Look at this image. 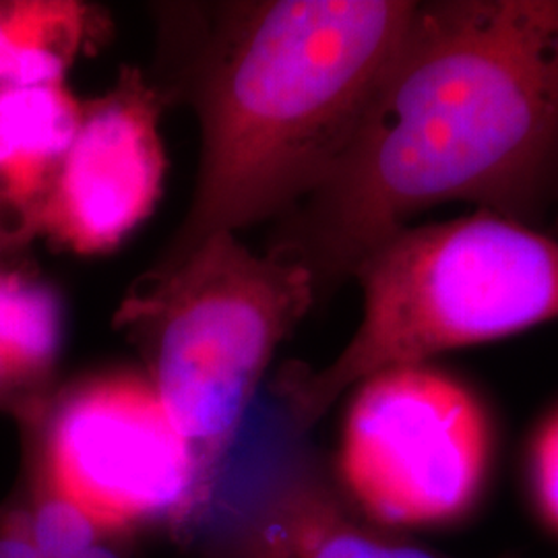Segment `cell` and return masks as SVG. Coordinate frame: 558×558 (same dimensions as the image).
Here are the masks:
<instances>
[{
  "label": "cell",
  "mask_w": 558,
  "mask_h": 558,
  "mask_svg": "<svg viewBox=\"0 0 558 558\" xmlns=\"http://www.w3.org/2000/svg\"><path fill=\"white\" fill-rule=\"evenodd\" d=\"M81 114L83 104L64 83L0 87V246L41 234Z\"/></svg>",
  "instance_id": "9c48e42d"
},
{
  "label": "cell",
  "mask_w": 558,
  "mask_h": 558,
  "mask_svg": "<svg viewBox=\"0 0 558 558\" xmlns=\"http://www.w3.org/2000/svg\"><path fill=\"white\" fill-rule=\"evenodd\" d=\"M557 168L558 0L418 2L354 140L267 253L320 300L440 203L523 221Z\"/></svg>",
  "instance_id": "6da1fadb"
},
{
  "label": "cell",
  "mask_w": 558,
  "mask_h": 558,
  "mask_svg": "<svg viewBox=\"0 0 558 558\" xmlns=\"http://www.w3.org/2000/svg\"><path fill=\"white\" fill-rule=\"evenodd\" d=\"M160 110L158 89L135 69H124L106 94L83 104L41 234L75 255L96 257L151 216L166 177Z\"/></svg>",
  "instance_id": "ba28073f"
},
{
  "label": "cell",
  "mask_w": 558,
  "mask_h": 558,
  "mask_svg": "<svg viewBox=\"0 0 558 558\" xmlns=\"http://www.w3.org/2000/svg\"><path fill=\"white\" fill-rule=\"evenodd\" d=\"M418 2L226 4L193 83L201 160L186 218L158 265L283 218L331 174Z\"/></svg>",
  "instance_id": "7a4b0ae2"
},
{
  "label": "cell",
  "mask_w": 558,
  "mask_h": 558,
  "mask_svg": "<svg viewBox=\"0 0 558 558\" xmlns=\"http://www.w3.org/2000/svg\"><path fill=\"white\" fill-rule=\"evenodd\" d=\"M299 437L286 420L276 453L223 474L189 539L199 558H447L362 518Z\"/></svg>",
  "instance_id": "52a82bcc"
},
{
  "label": "cell",
  "mask_w": 558,
  "mask_h": 558,
  "mask_svg": "<svg viewBox=\"0 0 558 558\" xmlns=\"http://www.w3.org/2000/svg\"><path fill=\"white\" fill-rule=\"evenodd\" d=\"M122 539L101 538L96 542L92 548H87L85 553H81L80 557L75 558H129L122 548H120Z\"/></svg>",
  "instance_id": "5bb4252c"
},
{
  "label": "cell",
  "mask_w": 558,
  "mask_h": 558,
  "mask_svg": "<svg viewBox=\"0 0 558 558\" xmlns=\"http://www.w3.org/2000/svg\"><path fill=\"white\" fill-rule=\"evenodd\" d=\"M0 558H44L29 534L20 495L0 505Z\"/></svg>",
  "instance_id": "4fadbf2b"
},
{
  "label": "cell",
  "mask_w": 558,
  "mask_h": 558,
  "mask_svg": "<svg viewBox=\"0 0 558 558\" xmlns=\"http://www.w3.org/2000/svg\"><path fill=\"white\" fill-rule=\"evenodd\" d=\"M354 389L338 484L360 515L379 527H424L470 509L490 451L476 399L426 364L383 371Z\"/></svg>",
  "instance_id": "8992f818"
},
{
  "label": "cell",
  "mask_w": 558,
  "mask_h": 558,
  "mask_svg": "<svg viewBox=\"0 0 558 558\" xmlns=\"http://www.w3.org/2000/svg\"><path fill=\"white\" fill-rule=\"evenodd\" d=\"M94 36V11L73 0L0 2V87L64 83Z\"/></svg>",
  "instance_id": "30bf717a"
},
{
  "label": "cell",
  "mask_w": 558,
  "mask_h": 558,
  "mask_svg": "<svg viewBox=\"0 0 558 558\" xmlns=\"http://www.w3.org/2000/svg\"><path fill=\"white\" fill-rule=\"evenodd\" d=\"M317 300L302 265L257 255L236 234H220L158 265L122 302L119 323L141 339L145 375L195 465L177 542L189 544L195 534L269 362Z\"/></svg>",
  "instance_id": "277c9868"
},
{
  "label": "cell",
  "mask_w": 558,
  "mask_h": 558,
  "mask_svg": "<svg viewBox=\"0 0 558 558\" xmlns=\"http://www.w3.org/2000/svg\"><path fill=\"white\" fill-rule=\"evenodd\" d=\"M354 278L364 296L354 336L320 371L281 383L283 418L300 435L377 373L558 319V240L493 211L408 226Z\"/></svg>",
  "instance_id": "3957f363"
},
{
  "label": "cell",
  "mask_w": 558,
  "mask_h": 558,
  "mask_svg": "<svg viewBox=\"0 0 558 558\" xmlns=\"http://www.w3.org/2000/svg\"><path fill=\"white\" fill-rule=\"evenodd\" d=\"M62 306L52 288L21 274H0V399L36 391L57 366Z\"/></svg>",
  "instance_id": "8fae6325"
},
{
  "label": "cell",
  "mask_w": 558,
  "mask_h": 558,
  "mask_svg": "<svg viewBox=\"0 0 558 558\" xmlns=\"http://www.w3.org/2000/svg\"><path fill=\"white\" fill-rule=\"evenodd\" d=\"M532 474L539 509L546 521L558 530V414L539 435L534 449Z\"/></svg>",
  "instance_id": "7c38bea8"
},
{
  "label": "cell",
  "mask_w": 558,
  "mask_h": 558,
  "mask_svg": "<svg viewBox=\"0 0 558 558\" xmlns=\"http://www.w3.org/2000/svg\"><path fill=\"white\" fill-rule=\"evenodd\" d=\"M27 472L73 502L104 536L163 525L179 539L195 488L186 440L145 373L108 371L21 412Z\"/></svg>",
  "instance_id": "5b68a950"
}]
</instances>
